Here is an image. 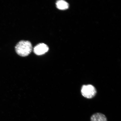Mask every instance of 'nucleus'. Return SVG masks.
<instances>
[{
	"instance_id": "nucleus-1",
	"label": "nucleus",
	"mask_w": 121,
	"mask_h": 121,
	"mask_svg": "<svg viewBox=\"0 0 121 121\" xmlns=\"http://www.w3.org/2000/svg\"><path fill=\"white\" fill-rule=\"evenodd\" d=\"M32 49V45L31 42L28 41H21L15 47L16 53L20 56L22 57L26 56L29 55Z\"/></svg>"
},
{
	"instance_id": "nucleus-2",
	"label": "nucleus",
	"mask_w": 121,
	"mask_h": 121,
	"mask_svg": "<svg viewBox=\"0 0 121 121\" xmlns=\"http://www.w3.org/2000/svg\"><path fill=\"white\" fill-rule=\"evenodd\" d=\"M82 94L84 97L91 99L95 96L96 93V88L91 85H84L81 89Z\"/></svg>"
},
{
	"instance_id": "nucleus-3",
	"label": "nucleus",
	"mask_w": 121,
	"mask_h": 121,
	"mask_svg": "<svg viewBox=\"0 0 121 121\" xmlns=\"http://www.w3.org/2000/svg\"><path fill=\"white\" fill-rule=\"evenodd\" d=\"M47 45L44 43H40L37 45L34 48V52L36 55H41L44 54L49 50Z\"/></svg>"
},
{
	"instance_id": "nucleus-4",
	"label": "nucleus",
	"mask_w": 121,
	"mask_h": 121,
	"mask_svg": "<svg viewBox=\"0 0 121 121\" xmlns=\"http://www.w3.org/2000/svg\"><path fill=\"white\" fill-rule=\"evenodd\" d=\"M91 121H107L106 116L102 113H97L92 115L91 117Z\"/></svg>"
},
{
	"instance_id": "nucleus-5",
	"label": "nucleus",
	"mask_w": 121,
	"mask_h": 121,
	"mask_svg": "<svg viewBox=\"0 0 121 121\" xmlns=\"http://www.w3.org/2000/svg\"><path fill=\"white\" fill-rule=\"evenodd\" d=\"M56 5L57 8L60 10L66 9L69 7V4L68 3L62 0L57 1L56 3Z\"/></svg>"
}]
</instances>
